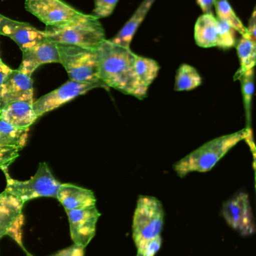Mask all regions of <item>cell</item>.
<instances>
[{"label":"cell","instance_id":"83f0119b","mask_svg":"<svg viewBox=\"0 0 256 256\" xmlns=\"http://www.w3.org/2000/svg\"><path fill=\"white\" fill-rule=\"evenodd\" d=\"M27 256H33L25 250ZM50 256H85V248L74 244L72 246L59 251L57 254Z\"/></svg>","mask_w":256,"mask_h":256},{"label":"cell","instance_id":"ac0fdd59","mask_svg":"<svg viewBox=\"0 0 256 256\" xmlns=\"http://www.w3.org/2000/svg\"><path fill=\"white\" fill-rule=\"evenodd\" d=\"M156 0H144L139 7L135 10L130 19L126 22L124 26L114 36L111 42L119 46L130 49L132 38L148 14L150 8Z\"/></svg>","mask_w":256,"mask_h":256},{"label":"cell","instance_id":"cb8c5ba5","mask_svg":"<svg viewBox=\"0 0 256 256\" xmlns=\"http://www.w3.org/2000/svg\"><path fill=\"white\" fill-rule=\"evenodd\" d=\"M241 82L242 93H243V104L248 126L251 128V105L254 92V69L247 70L239 76Z\"/></svg>","mask_w":256,"mask_h":256},{"label":"cell","instance_id":"5b68a950","mask_svg":"<svg viewBox=\"0 0 256 256\" xmlns=\"http://www.w3.org/2000/svg\"><path fill=\"white\" fill-rule=\"evenodd\" d=\"M6 178L5 190L13 194L25 203L39 197H55L61 183L55 178L46 162H41L36 174L30 180H15L8 172V168H2Z\"/></svg>","mask_w":256,"mask_h":256},{"label":"cell","instance_id":"277c9868","mask_svg":"<svg viewBox=\"0 0 256 256\" xmlns=\"http://www.w3.org/2000/svg\"><path fill=\"white\" fill-rule=\"evenodd\" d=\"M164 218L163 206L159 200L147 196H139L132 224V236L137 248L161 236Z\"/></svg>","mask_w":256,"mask_h":256},{"label":"cell","instance_id":"30bf717a","mask_svg":"<svg viewBox=\"0 0 256 256\" xmlns=\"http://www.w3.org/2000/svg\"><path fill=\"white\" fill-rule=\"evenodd\" d=\"M25 8L46 26L64 24L81 14L62 0H27Z\"/></svg>","mask_w":256,"mask_h":256},{"label":"cell","instance_id":"9c48e42d","mask_svg":"<svg viewBox=\"0 0 256 256\" xmlns=\"http://www.w3.org/2000/svg\"><path fill=\"white\" fill-rule=\"evenodd\" d=\"M222 213L229 226L241 236H250L255 232L252 208L246 192H239L225 202Z\"/></svg>","mask_w":256,"mask_h":256},{"label":"cell","instance_id":"d6a6232c","mask_svg":"<svg viewBox=\"0 0 256 256\" xmlns=\"http://www.w3.org/2000/svg\"><path fill=\"white\" fill-rule=\"evenodd\" d=\"M141 256V254H137V256Z\"/></svg>","mask_w":256,"mask_h":256},{"label":"cell","instance_id":"1f68e13d","mask_svg":"<svg viewBox=\"0 0 256 256\" xmlns=\"http://www.w3.org/2000/svg\"><path fill=\"white\" fill-rule=\"evenodd\" d=\"M12 69H11L9 66H6L4 62H3L2 58H0V86H1L2 84H3L4 80L6 79V76L9 75V74L12 72Z\"/></svg>","mask_w":256,"mask_h":256},{"label":"cell","instance_id":"44dd1931","mask_svg":"<svg viewBox=\"0 0 256 256\" xmlns=\"http://www.w3.org/2000/svg\"><path fill=\"white\" fill-rule=\"evenodd\" d=\"M29 129L14 127L0 118V146L18 148L20 150L26 146Z\"/></svg>","mask_w":256,"mask_h":256},{"label":"cell","instance_id":"ffe728a7","mask_svg":"<svg viewBox=\"0 0 256 256\" xmlns=\"http://www.w3.org/2000/svg\"><path fill=\"white\" fill-rule=\"evenodd\" d=\"M133 68L137 78L146 88H149L160 70L157 62L138 55L135 56Z\"/></svg>","mask_w":256,"mask_h":256},{"label":"cell","instance_id":"7a4b0ae2","mask_svg":"<svg viewBox=\"0 0 256 256\" xmlns=\"http://www.w3.org/2000/svg\"><path fill=\"white\" fill-rule=\"evenodd\" d=\"M44 32L46 38L54 43L94 50L106 40L105 30L99 19L83 13L64 24L46 26Z\"/></svg>","mask_w":256,"mask_h":256},{"label":"cell","instance_id":"836d02e7","mask_svg":"<svg viewBox=\"0 0 256 256\" xmlns=\"http://www.w3.org/2000/svg\"><path fill=\"white\" fill-rule=\"evenodd\" d=\"M0 36H1V34H0ZM0 58H1V57H0Z\"/></svg>","mask_w":256,"mask_h":256},{"label":"cell","instance_id":"e0dca14e","mask_svg":"<svg viewBox=\"0 0 256 256\" xmlns=\"http://www.w3.org/2000/svg\"><path fill=\"white\" fill-rule=\"evenodd\" d=\"M0 118L14 127L30 129L38 117L33 110V104L18 102L10 104L1 110Z\"/></svg>","mask_w":256,"mask_h":256},{"label":"cell","instance_id":"d4e9b609","mask_svg":"<svg viewBox=\"0 0 256 256\" xmlns=\"http://www.w3.org/2000/svg\"><path fill=\"white\" fill-rule=\"evenodd\" d=\"M119 0H94L93 16L99 19L109 16L114 12Z\"/></svg>","mask_w":256,"mask_h":256},{"label":"cell","instance_id":"5bb4252c","mask_svg":"<svg viewBox=\"0 0 256 256\" xmlns=\"http://www.w3.org/2000/svg\"><path fill=\"white\" fill-rule=\"evenodd\" d=\"M60 62L57 44L46 38L23 52L22 62L18 70L31 76L42 64Z\"/></svg>","mask_w":256,"mask_h":256},{"label":"cell","instance_id":"9a60e30c","mask_svg":"<svg viewBox=\"0 0 256 256\" xmlns=\"http://www.w3.org/2000/svg\"><path fill=\"white\" fill-rule=\"evenodd\" d=\"M24 204L19 198L8 191L4 190L0 194V239L7 234L12 236L15 226L23 224Z\"/></svg>","mask_w":256,"mask_h":256},{"label":"cell","instance_id":"d6986e66","mask_svg":"<svg viewBox=\"0 0 256 256\" xmlns=\"http://www.w3.org/2000/svg\"><path fill=\"white\" fill-rule=\"evenodd\" d=\"M213 8L217 19L228 24L236 32H238L242 37L249 38L247 28L237 16L228 0H214Z\"/></svg>","mask_w":256,"mask_h":256},{"label":"cell","instance_id":"ba28073f","mask_svg":"<svg viewBox=\"0 0 256 256\" xmlns=\"http://www.w3.org/2000/svg\"><path fill=\"white\" fill-rule=\"evenodd\" d=\"M107 88L103 82H81L69 80L63 86L48 94L42 96L33 104V110L38 118L51 112L76 98L81 94H86L93 88Z\"/></svg>","mask_w":256,"mask_h":256},{"label":"cell","instance_id":"603a6c76","mask_svg":"<svg viewBox=\"0 0 256 256\" xmlns=\"http://www.w3.org/2000/svg\"><path fill=\"white\" fill-rule=\"evenodd\" d=\"M237 52L240 60L239 76L247 70L254 69L256 62V44L249 38L241 37L237 44ZM237 74V75H238Z\"/></svg>","mask_w":256,"mask_h":256},{"label":"cell","instance_id":"52a82bcc","mask_svg":"<svg viewBox=\"0 0 256 256\" xmlns=\"http://www.w3.org/2000/svg\"><path fill=\"white\" fill-rule=\"evenodd\" d=\"M235 32L212 14H204L195 22V43L203 48L229 49L235 46Z\"/></svg>","mask_w":256,"mask_h":256},{"label":"cell","instance_id":"4fadbf2b","mask_svg":"<svg viewBox=\"0 0 256 256\" xmlns=\"http://www.w3.org/2000/svg\"><path fill=\"white\" fill-rule=\"evenodd\" d=\"M0 34L16 42L22 52L46 39L45 32L40 31L27 22L9 19L0 14Z\"/></svg>","mask_w":256,"mask_h":256},{"label":"cell","instance_id":"8992f818","mask_svg":"<svg viewBox=\"0 0 256 256\" xmlns=\"http://www.w3.org/2000/svg\"><path fill=\"white\" fill-rule=\"evenodd\" d=\"M56 44L60 55V63L66 69L70 80L81 82H102L99 78L96 50L74 45Z\"/></svg>","mask_w":256,"mask_h":256},{"label":"cell","instance_id":"3957f363","mask_svg":"<svg viewBox=\"0 0 256 256\" xmlns=\"http://www.w3.org/2000/svg\"><path fill=\"white\" fill-rule=\"evenodd\" d=\"M246 134L247 128H246L207 142L174 164L173 168L177 176L181 178L194 172L210 171L232 148L244 140Z\"/></svg>","mask_w":256,"mask_h":256},{"label":"cell","instance_id":"8fae6325","mask_svg":"<svg viewBox=\"0 0 256 256\" xmlns=\"http://www.w3.org/2000/svg\"><path fill=\"white\" fill-rule=\"evenodd\" d=\"M66 212L74 244L86 248L96 234V224L100 218V212L96 206Z\"/></svg>","mask_w":256,"mask_h":256},{"label":"cell","instance_id":"4dcf8cb0","mask_svg":"<svg viewBox=\"0 0 256 256\" xmlns=\"http://www.w3.org/2000/svg\"><path fill=\"white\" fill-rule=\"evenodd\" d=\"M255 19V9L254 8L252 16H251L250 20H249V26H248V27H246V28H247L248 33H249V38H250L252 40H254V42H255L256 39Z\"/></svg>","mask_w":256,"mask_h":256},{"label":"cell","instance_id":"f1b7e54d","mask_svg":"<svg viewBox=\"0 0 256 256\" xmlns=\"http://www.w3.org/2000/svg\"><path fill=\"white\" fill-rule=\"evenodd\" d=\"M196 2L204 14H213V2H214V0H196Z\"/></svg>","mask_w":256,"mask_h":256},{"label":"cell","instance_id":"7402d4cb","mask_svg":"<svg viewBox=\"0 0 256 256\" xmlns=\"http://www.w3.org/2000/svg\"><path fill=\"white\" fill-rule=\"evenodd\" d=\"M202 79L198 70L187 64H183L177 69L174 90L176 92L190 91L201 85Z\"/></svg>","mask_w":256,"mask_h":256},{"label":"cell","instance_id":"484cf974","mask_svg":"<svg viewBox=\"0 0 256 256\" xmlns=\"http://www.w3.org/2000/svg\"><path fill=\"white\" fill-rule=\"evenodd\" d=\"M19 149L9 146H0V168H8L19 156Z\"/></svg>","mask_w":256,"mask_h":256},{"label":"cell","instance_id":"2e32d148","mask_svg":"<svg viewBox=\"0 0 256 256\" xmlns=\"http://www.w3.org/2000/svg\"><path fill=\"white\" fill-rule=\"evenodd\" d=\"M57 198L65 210H75L96 206V198L93 191L71 184H61Z\"/></svg>","mask_w":256,"mask_h":256},{"label":"cell","instance_id":"4316f807","mask_svg":"<svg viewBox=\"0 0 256 256\" xmlns=\"http://www.w3.org/2000/svg\"><path fill=\"white\" fill-rule=\"evenodd\" d=\"M162 246V238H156L154 240H150L147 243L137 248L138 254L142 256H155Z\"/></svg>","mask_w":256,"mask_h":256},{"label":"cell","instance_id":"7c38bea8","mask_svg":"<svg viewBox=\"0 0 256 256\" xmlns=\"http://www.w3.org/2000/svg\"><path fill=\"white\" fill-rule=\"evenodd\" d=\"M25 102L33 104V82L31 76L12 70L0 86V110L10 104Z\"/></svg>","mask_w":256,"mask_h":256},{"label":"cell","instance_id":"f546056e","mask_svg":"<svg viewBox=\"0 0 256 256\" xmlns=\"http://www.w3.org/2000/svg\"><path fill=\"white\" fill-rule=\"evenodd\" d=\"M247 128V134H246V136L245 137L244 140H246V143H247L248 146L250 148L251 152H252V155H253V167L254 170H255V143H254L253 140V136H252V128Z\"/></svg>","mask_w":256,"mask_h":256},{"label":"cell","instance_id":"6da1fadb","mask_svg":"<svg viewBox=\"0 0 256 256\" xmlns=\"http://www.w3.org/2000/svg\"><path fill=\"white\" fill-rule=\"evenodd\" d=\"M99 74L101 81L109 88L142 100L147 96L148 88L141 85L134 72L136 54L105 40L96 50Z\"/></svg>","mask_w":256,"mask_h":256}]
</instances>
